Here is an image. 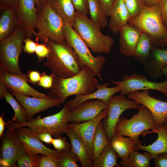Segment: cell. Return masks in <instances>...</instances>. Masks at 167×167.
<instances>
[{
	"label": "cell",
	"instance_id": "1",
	"mask_svg": "<svg viewBox=\"0 0 167 167\" xmlns=\"http://www.w3.org/2000/svg\"><path fill=\"white\" fill-rule=\"evenodd\" d=\"M92 69L85 66L75 75L67 78L53 77L49 96L58 99L62 104L73 95H87L92 93L98 85Z\"/></svg>",
	"mask_w": 167,
	"mask_h": 167
},
{
	"label": "cell",
	"instance_id": "2",
	"mask_svg": "<svg viewBox=\"0 0 167 167\" xmlns=\"http://www.w3.org/2000/svg\"><path fill=\"white\" fill-rule=\"evenodd\" d=\"M49 50L44 66L51 71L53 77L67 78L81 70L79 58L73 49L66 42L58 44L48 39L44 42Z\"/></svg>",
	"mask_w": 167,
	"mask_h": 167
},
{
	"label": "cell",
	"instance_id": "3",
	"mask_svg": "<svg viewBox=\"0 0 167 167\" xmlns=\"http://www.w3.org/2000/svg\"><path fill=\"white\" fill-rule=\"evenodd\" d=\"M161 2L152 7L143 5L140 14L128 23L150 35L153 46L167 48V30L161 19Z\"/></svg>",
	"mask_w": 167,
	"mask_h": 167
},
{
	"label": "cell",
	"instance_id": "4",
	"mask_svg": "<svg viewBox=\"0 0 167 167\" xmlns=\"http://www.w3.org/2000/svg\"><path fill=\"white\" fill-rule=\"evenodd\" d=\"M72 27L93 52L108 54L110 51L113 40L110 36L103 34L100 28L87 16L76 11Z\"/></svg>",
	"mask_w": 167,
	"mask_h": 167
},
{
	"label": "cell",
	"instance_id": "5",
	"mask_svg": "<svg viewBox=\"0 0 167 167\" xmlns=\"http://www.w3.org/2000/svg\"><path fill=\"white\" fill-rule=\"evenodd\" d=\"M70 109L65 104L60 111L54 114L43 118L39 115L21 124H17L12 119H9L5 123V126L7 129L13 130L19 127H28L34 133L48 132L57 138L66 132L69 123Z\"/></svg>",
	"mask_w": 167,
	"mask_h": 167
},
{
	"label": "cell",
	"instance_id": "6",
	"mask_svg": "<svg viewBox=\"0 0 167 167\" xmlns=\"http://www.w3.org/2000/svg\"><path fill=\"white\" fill-rule=\"evenodd\" d=\"M36 42H44L49 39L58 44L66 42L63 31L64 22L62 19L47 2L42 6L36 7Z\"/></svg>",
	"mask_w": 167,
	"mask_h": 167
},
{
	"label": "cell",
	"instance_id": "7",
	"mask_svg": "<svg viewBox=\"0 0 167 167\" xmlns=\"http://www.w3.org/2000/svg\"><path fill=\"white\" fill-rule=\"evenodd\" d=\"M26 37L20 26L12 36L0 41V68L29 82L28 76L21 72L19 64L23 43Z\"/></svg>",
	"mask_w": 167,
	"mask_h": 167
},
{
	"label": "cell",
	"instance_id": "8",
	"mask_svg": "<svg viewBox=\"0 0 167 167\" xmlns=\"http://www.w3.org/2000/svg\"><path fill=\"white\" fill-rule=\"evenodd\" d=\"M137 109V113L131 118H119L115 127L114 134L128 137L137 144H142L139 139L140 135L149 130L154 131L157 127L151 112L147 108L142 105Z\"/></svg>",
	"mask_w": 167,
	"mask_h": 167
},
{
	"label": "cell",
	"instance_id": "9",
	"mask_svg": "<svg viewBox=\"0 0 167 167\" xmlns=\"http://www.w3.org/2000/svg\"><path fill=\"white\" fill-rule=\"evenodd\" d=\"M63 31L66 41L77 55L81 68L85 66H89L92 70L94 75L97 76L102 81L101 73L106 62L105 58L100 55L93 56L81 37L70 24L64 22Z\"/></svg>",
	"mask_w": 167,
	"mask_h": 167
},
{
	"label": "cell",
	"instance_id": "10",
	"mask_svg": "<svg viewBox=\"0 0 167 167\" xmlns=\"http://www.w3.org/2000/svg\"><path fill=\"white\" fill-rule=\"evenodd\" d=\"M108 105V113L104 118L102 124L108 141L110 143L114 135L116 126L122 113L128 109H137L139 105L135 101L127 98L125 95L120 94L112 96Z\"/></svg>",
	"mask_w": 167,
	"mask_h": 167
},
{
	"label": "cell",
	"instance_id": "11",
	"mask_svg": "<svg viewBox=\"0 0 167 167\" xmlns=\"http://www.w3.org/2000/svg\"><path fill=\"white\" fill-rule=\"evenodd\" d=\"M111 81L113 84L122 87L121 95H126L134 91L152 90L161 92L167 97V79L162 82H153L148 80L145 75L133 73L124 75L121 81Z\"/></svg>",
	"mask_w": 167,
	"mask_h": 167
},
{
	"label": "cell",
	"instance_id": "12",
	"mask_svg": "<svg viewBox=\"0 0 167 167\" xmlns=\"http://www.w3.org/2000/svg\"><path fill=\"white\" fill-rule=\"evenodd\" d=\"M0 139V166L17 167L16 163L26 151L23 143L15 130L7 129Z\"/></svg>",
	"mask_w": 167,
	"mask_h": 167
},
{
	"label": "cell",
	"instance_id": "13",
	"mask_svg": "<svg viewBox=\"0 0 167 167\" xmlns=\"http://www.w3.org/2000/svg\"><path fill=\"white\" fill-rule=\"evenodd\" d=\"M150 90L131 92L127 94L128 98L147 108L151 112L154 121L158 127L163 124L167 117V102L154 98L149 95Z\"/></svg>",
	"mask_w": 167,
	"mask_h": 167
},
{
	"label": "cell",
	"instance_id": "14",
	"mask_svg": "<svg viewBox=\"0 0 167 167\" xmlns=\"http://www.w3.org/2000/svg\"><path fill=\"white\" fill-rule=\"evenodd\" d=\"M108 107L99 100L85 101L70 109L68 122L78 123L92 120Z\"/></svg>",
	"mask_w": 167,
	"mask_h": 167
},
{
	"label": "cell",
	"instance_id": "15",
	"mask_svg": "<svg viewBox=\"0 0 167 167\" xmlns=\"http://www.w3.org/2000/svg\"><path fill=\"white\" fill-rule=\"evenodd\" d=\"M108 111V108L93 119L83 123H71L67 125L68 127L73 129L77 133L84 142L87 149L88 158L92 163L94 161L92 147L93 138L98 125L107 116Z\"/></svg>",
	"mask_w": 167,
	"mask_h": 167
},
{
	"label": "cell",
	"instance_id": "16",
	"mask_svg": "<svg viewBox=\"0 0 167 167\" xmlns=\"http://www.w3.org/2000/svg\"><path fill=\"white\" fill-rule=\"evenodd\" d=\"M35 0H19L16 10L20 26L27 37L36 36L35 31L37 20Z\"/></svg>",
	"mask_w": 167,
	"mask_h": 167
},
{
	"label": "cell",
	"instance_id": "17",
	"mask_svg": "<svg viewBox=\"0 0 167 167\" xmlns=\"http://www.w3.org/2000/svg\"><path fill=\"white\" fill-rule=\"evenodd\" d=\"M15 134L23 143L27 151L48 155L57 161L61 151L53 150L45 146L35 133L29 128L21 127L15 130Z\"/></svg>",
	"mask_w": 167,
	"mask_h": 167
},
{
	"label": "cell",
	"instance_id": "18",
	"mask_svg": "<svg viewBox=\"0 0 167 167\" xmlns=\"http://www.w3.org/2000/svg\"><path fill=\"white\" fill-rule=\"evenodd\" d=\"M7 89L16 97L25 109L27 113V121L29 120L38 113L61 105L60 101L56 98L50 97L45 98L31 97L14 92L9 88Z\"/></svg>",
	"mask_w": 167,
	"mask_h": 167
},
{
	"label": "cell",
	"instance_id": "19",
	"mask_svg": "<svg viewBox=\"0 0 167 167\" xmlns=\"http://www.w3.org/2000/svg\"><path fill=\"white\" fill-rule=\"evenodd\" d=\"M0 80L14 92L30 97L40 98L49 97L48 95L39 92L31 86L27 80L14 75L11 74L0 68Z\"/></svg>",
	"mask_w": 167,
	"mask_h": 167
},
{
	"label": "cell",
	"instance_id": "20",
	"mask_svg": "<svg viewBox=\"0 0 167 167\" xmlns=\"http://www.w3.org/2000/svg\"><path fill=\"white\" fill-rule=\"evenodd\" d=\"M109 84V82L101 85L99 84L96 91L88 94L76 95L73 100L68 101L65 104L71 109L85 101L97 99L108 104L110 98L122 90V87L118 85L113 87H107Z\"/></svg>",
	"mask_w": 167,
	"mask_h": 167
},
{
	"label": "cell",
	"instance_id": "21",
	"mask_svg": "<svg viewBox=\"0 0 167 167\" xmlns=\"http://www.w3.org/2000/svg\"><path fill=\"white\" fill-rule=\"evenodd\" d=\"M119 50L128 57L133 56L141 34L137 27L128 24L119 30Z\"/></svg>",
	"mask_w": 167,
	"mask_h": 167
},
{
	"label": "cell",
	"instance_id": "22",
	"mask_svg": "<svg viewBox=\"0 0 167 167\" xmlns=\"http://www.w3.org/2000/svg\"><path fill=\"white\" fill-rule=\"evenodd\" d=\"M167 65V49L153 46L150 55L143 66L146 73L153 79L162 76V70Z\"/></svg>",
	"mask_w": 167,
	"mask_h": 167
},
{
	"label": "cell",
	"instance_id": "23",
	"mask_svg": "<svg viewBox=\"0 0 167 167\" xmlns=\"http://www.w3.org/2000/svg\"><path fill=\"white\" fill-rule=\"evenodd\" d=\"M0 41L12 36L20 26L15 9H0Z\"/></svg>",
	"mask_w": 167,
	"mask_h": 167
},
{
	"label": "cell",
	"instance_id": "24",
	"mask_svg": "<svg viewBox=\"0 0 167 167\" xmlns=\"http://www.w3.org/2000/svg\"><path fill=\"white\" fill-rule=\"evenodd\" d=\"M151 133L157 134V138L156 140L152 144L147 146L136 143L135 150L148 152L155 158L160 154L167 153V129L163 124L157 127L155 131L148 132L147 133Z\"/></svg>",
	"mask_w": 167,
	"mask_h": 167
},
{
	"label": "cell",
	"instance_id": "25",
	"mask_svg": "<svg viewBox=\"0 0 167 167\" xmlns=\"http://www.w3.org/2000/svg\"><path fill=\"white\" fill-rule=\"evenodd\" d=\"M109 16V28L115 33L127 24L129 16L123 0H116L113 3Z\"/></svg>",
	"mask_w": 167,
	"mask_h": 167
},
{
	"label": "cell",
	"instance_id": "26",
	"mask_svg": "<svg viewBox=\"0 0 167 167\" xmlns=\"http://www.w3.org/2000/svg\"><path fill=\"white\" fill-rule=\"evenodd\" d=\"M65 133L71 142L72 149L78 157L81 167H92V163L88 158L85 144L77 133L68 127Z\"/></svg>",
	"mask_w": 167,
	"mask_h": 167
},
{
	"label": "cell",
	"instance_id": "27",
	"mask_svg": "<svg viewBox=\"0 0 167 167\" xmlns=\"http://www.w3.org/2000/svg\"><path fill=\"white\" fill-rule=\"evenodd\" d=\"M47 2L65 22L72 26L76 11L71 0H47Z\"/></svg>",
	"mask_w": 167,
	"mask_h": 167
},
{
	"label": "cell",
	"instance_id": "28",
	"mask_svg": "<svg viewBox=\"0 0 167 167\" xmlns=\"http://www.w3.org/2000/svg\"><path fill=\"white\" fill-rule=\"evenodd\" d=\"M136 143L131 138L114 135L110 144L122 160L126 159L130 153L135 150Z\"/></svg>",
	"mask_w": 167,
	"mask_h": 167
},
{
	"label": "cell",
	"instance_id": "29",
	"mask_svg": "<svg viewBox=\"0 0 167 167\" xmlns=\"http://www.w3.org/2000/svg\"><path fill=\"white\" fill-rule=\"evenodd\" d=\"M154 158L148 152L145 151L141 153L135 150L126 159L121 161L119 165L121 167H150V162Z\"/></svg>",
	"mask_w": 167,
	"mask_h": 167
},
{
	"label": "cell",
	"instance_id": "30",
	"mask_svg": "<svg viewBox=\"0 0 167 167\" xmlns=\"http://www.w3.org/2000/svg\"><path fill=\"white\" fill-rule=\"evenodd\" d=\"M141 32L139 41L133 56L135 60L143 64L149 57L153 45L150 35L145 32Z\"/></svg>",
	"mask_w": 167,
	"mask_h": 167
},
{
	"label": "cell",
	"instance_id": "31",
	"mask_svg": "<svg viewBox=\"0 0 167 167\" xmlns=\"http://www.w3.org/2000/svg\"><path fill=\"white\" fill-rule=\"evenodd\" d=\"M118 157L116 152L109 143L96 160L93 162L92 167H121L117 163Z\"/></svg>",
	"mask_w": 167,
	"mask_h": 167
},
{
	"label": "cell",
	"instance_id": "32",
	"mask_svg": "<svg viewBox=\"0 0 167 167\" xmlns=\"http://www.w3.org/2000/svg\"><path fill=\"white\" fill-rule=\"evenodd\" d=\"M109 143L104 130L103 124L100 122L96 129L92 142L94 161L96 160L105 148Z\"/></svg>",
	"mask_w": 167,
	"mask_h": 167
},
{
	"label": "cell",
	"instance_id": "33",
	"mask_svg": "<svg viewBox=\"0 0 167 167\" xmlns=\"http://www.w3.org/2000/svg\"><path fill=\"white\" fill-rule=\"evenodd\" d=\"M6 101L9 104L15 112V115L12 120L18 124H22L27 121V113L25 109L19 102L8 91L4 95Z\"/></svg>",
	"mask_w": 167,
	"mask_h": 167
},
{
	"label": "cell",
	"instance_id": "34",
	"mask_svg": "<svg viewBox=\"0 0 167 167\" xmlns=\"http://www.w3.org/2000/svg\"><path fill=\"white\" fill-rule=\"evenodd\" d=\"M90 19L100 28L106 26L108 21L98 0H89Z\"/></svg>",
	"mask_w": 167,
	"mask_h": 167
},
{
	"label": "cell",
	"instance_id": "35",
	"mask_svg": "<svg viewBox=\"0 0 167 167\" xmlns=\"http://www.w3.org/2000/svg\"><path fill=\"white\" fill-rule=\"evenodd\" d=\"M78 157L71 147L61 151L57 161V167H78Z\"/></svg>",
	"mask_w": 167,
	"mask_h": 167
},
{
	"label": "cell",
	"instance_id": "36",
	"mask_svg": "<svg viewBox=\"0 0 167 167\" xmlns=\"http://www.w3.org/2000/svg\"><path fill=\"white\" fill-rule=\"evenodd\" d=\"M38 154L27 151L19 157L17 163L19 167H37Z\"/></svg>",
	"mask_w": 167,
	"mask_h": 167
},
{
	"label": "cell",
	"instance_id": "37",
	"mask_svg": "<svg viewBox=\"0 0 167 167\" xmlns=\"http://www.w3.org/2000/svg\"><path fill=\"white\" fill-rule=\"evenodd\" d=\"M129 13L130 19L138 16L141 13L143 4L141 0H123Z\"/></svg>",
	"mask_w": 167,
	"mask_h": 167
},
{
	"label": "cell",
	"instance_id": "38",
	"mask_svg": "<svg viewBox=\"0 0 167 167\" xmlns=\"http://www.w3.org/2000/svg\"><path fill=\"white\" fill-rule=\"evenodd\" d=\"M76 11L85 15L89 14V0H71Z\"/></svg>",
	"mask_w": 167,
	"mask_h": 167
},
{
	"label": "cell",
	"instance_id": "39",
	"mask_svg": "<svg viewBox=\"0 0 167 167\" xmlns=\"http://www.w3.org/2000/svg\"><path fill=\"white\" fill-rule=\"evenodd\" d=\"M37 167H57V162L48 155L38 156Z\"/></svg>",
	"mask_w": 167,
	"mask_h": 167
},
{
	"label": "cell",
	"instance_id": "40",
	"mask_svg": "<svg viewBox=\"0 0 167 167\" xmlns=\"http://www.w3.org/2000/svg\"><path fill=\"white\" fill-rule=\"evenodd\" d=\"M52 144L55 149L63 151L71 147V145L66 141V139L61 136L53 139Z\"/></svg>",
	"mask_w": 167,
	"mask_h": 167
},
{
	"label": "cell",
	"instance_id": "41",
	"mask_svg": "<svg viewBox=\"0 0 167 167\" xmlns=\"http://www.w3.org/2000/svg\"><path fill=\"white\" fill-rule=\"evenodd\" d=\"M35 52L39 62L41 61L49 55V50L44 43L39 44L36 42Z\"/></svg>",
	"mask_w": 167,
	"mask_h": 167
},
{
	"label": "cell",
	"instance_id": "42",
	"mask_svg": "<svg viewBox=\"0 0 167 167\" xmlns=\"http://www.w3.org/2000/svg\"><path fill=\"white\" fill-rule=\"evenodd\" d=\"M53 77L51 75H47L45 73L42 74L38 85L45 88H51L52 87Z\"/></svg>",
	"mask_w": 167,
	"mask_h": 167
},
{
	"label": "cell",
	"instance_id": "43",
	"mask_svg": "<svg viewBox=\"0 0 167 167\" xmlns=\"http://www.w3.org/2000/svg\"><path fill=\"white\" fill-rule=\"evenodd\" d=\"M24 45L23 46L24 51L28 54H32L35 51L36 42L32 40L30 37H27L24 40Z\"/></svg>",
	"mask_w": 167,
	"mask_h": 167
},
{
	"label": "cell",
	"instance_id": "44",
	"mask_svg": "<svg viewBox=\"0 0 167 167\" xmlns=\"http://www.w3.org/2000/svg\"><path fill=\"white\" fill-rule=\"evenodd\" d=\"M153 160L155 167H167V153L160 154Z\"/></svg>",
	"mask_w": 167,
	"mask_h": 167
},
{
	"label": "cell",
	"instance_id": "45",
	"mask_svg": "<svg viewBox=\"0 0 167 167\" xmlns=\"http://www.w3.org/2000/svg\"><path fill=\"white\" fill-rule=\"evenodd\" d=\"M19 0H0V9H16Z\"/></svg>",
	"mask_w": 167,
	"mask_h": 167
},
{
	"label": "cell",
	"instance_id": "46",
	"mask_svg": "<svg viewBox=\"0 0 167 167\" xmlns=\"http://www.w3.org/2000/svg\"><path fill=\"white\" fill-rule=\"evenodd\" d=\"M106 16H109L110 10L113 4V0H98Z\"/></svg>",
	"mask_w": 167,
	"mask_h": 167
},
{
	"label": "cell",
	"instance_id": "47",
	"mask_svg": "<svg viewBox=\"0 0 167 167\" xmlns=\"http://www.w3.org/2000/svg\"><path fill=\"white\" fill-rule=\"evenodd\" d=\"M37 137L41 141L47 144H52L53 140L52 135L48 132H42L39 133H35Z\"/></svg>",
	"mask_w": 167,
	"mask_h": 167
},
{
	"label": "cell",
	"instance_id": "48",
	"mask_svg": "<svg viewBox=\"0 0 167 167\" xmlns=\"http://www.w3.org/2000/svg\"><path fill=\"white\" fill-rule=\"evenodd\" d=\"M29 82L33 84H36L39 81L41 75L40 73L36 71H30L27 75Z\"/></svg>",
	"mask_w": 167,
	"mask_h": 167
},
{
	"label": "cell",
	"instance_id": "49",
	"mask_svg": "<svg viewBox=\"0 0 167 167\" xmlns=\"http://www.w3.org/2000/svg\"><path fill=\"white\" fill-rule=\"evenodd\" d=\"M162 6L161 19L164 24L167 22V0H161Z\"/></svg>",
	"mask_w": 167,
	"mask_h": 167
},
{
	"label": "cell",
	"instance_id": "50",
	"mask_svg": "<svg viewBox=\"0 0 167 167\" xmlns=\"http://www.w3.org/2000/svg\"><path fill=\"white\" fill-rule=\"evenodd\" d=\"M143 5L148 7L154 6L159 3L161 0H141Z\"/></svg>",
	"mask_w": 167,
	"mask_h": 167
},
{
	"label": "cell",
	"instance_id": "51",
	"mask_svg": "<svg viewBox=\"0 0 167 167\" xmlns=\"http://www.w3.org/2000/svg\"><path fill=\"white\" fill-rule=\"evenodd\" d=\"M8 91L7 88L5 84L0 80V98L2 99L4 97L5 93Z\"/></svg>",
	"mask_w": 167,
	"mask_h": 167
},
{
	"label": "cell",
	"instance_id": "52",
	"mask_svg": "<svg viewBox=\"0 0 167 167\" xmlns=\"http://www.w3.org/2000/svg\"><path fill=\"white\" fill-rule=\"evenodd\" d=\"M3 113L2 116H0V137L3 135V132L5 126V122L3 118Z\"/></svg>",
	"mask_w": 167,
	"mask_h": 167
},
{
	"label": "cell",
	"instance_id": "53",
	"mask_svg": "<svg viewBox=\"0 0 167 167\" xmlns=\"http://www.w3.org/2000/svg\"><path fill=\"white\" fill-rule=\"evenodd\" d=\"M47 0H35L36 4L37 5L36 7H39L44 4Z\"/></svg>",
	"mask_w": 167,
	"mask_h": 167
},
{
	"label": "cell",
	"instance_id": "54",
	"mask_svg": "<svg viewBox=\"0 0 167 167\" xmlns=\"http://www.w3.org/2000/svg\"><path fill=\"white\" fill-rule=\"evenodd\" d=\"M161 71L162 74L165 75L167 79V65L162 68Z\"/></svg>",
	"mask_w": 167,
	"mask_h": 167
},
{
	"label": "cell",
	"instance_id": "55",
	"mask_svg": "<svg viewBox=\"0 0 167 167\" xmlns=\"http://www.w3.org/2000/svg\"><path fill=\"white\" fill-rule=\"evenodd\" d=\"M166 128L167 129V117L165 120L164 123H163Z\"/></svg>",
	"mask_w": 167,
	"mask_h": 167
},
{
	"label": "cell",
	"instance_id": "56",
	"mask_svg": "<svg viewBox=\"0 0 167 167\" xmlns=\"http://www.w3.org/2000/svg\"><path fill=\"white\" fill-rule=\"evenodd\" d=\"M164 24V25H165L166 28L167 30V22L165 23Z\"/></svg>",
	"mask_w": 167,
	"mask_h": 167
},
{
	"label": "cell",
	"instance_id": "57",
	"mask_svg": "<svg viewBox=\"0 0 167 167\" xmlns=\"http://www.w3.org/2000/svg\"><path fill=\"white\" fill-rule=\"evenodd\" d=\"M116 0H113V3Z\"/></svg>",
	"mask_w": 167,
	"mask_h": 167
}]
</instances>
